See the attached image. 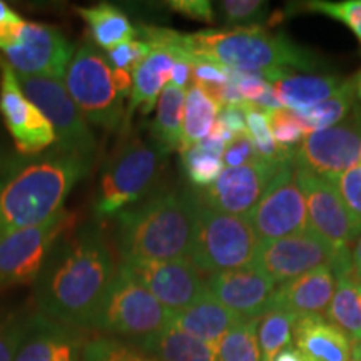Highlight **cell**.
Returning <instances> with one entry per match:
<instances>
[{
  "instance_id": "obj_1",
  "label": "cell",
  "mask_w": 361,
  "mask_h": 361,
  "mask_svg": "<svg viewBox=\"0 0 361 361\" xmlns=\"http://www.w3.org/2000/svg\"><path fill=\"white\" fill-rule=\"evenodd\" d=\"M119 269L112 238L97 223L72 226L49 251L34 281L39 313L87 329Z\"/></svg>"
},
{
  "instance_id": "obj_2",
  "label": "cell",
  "mask_w": 361,
  "mask_h": 361,
  "mask_svg": "<svg viewBox=\"0 0 361 361\" xmlns=\"http://www.w3.org/2000/svg\"><path fill=\"white\" fill-rule=\"evenodd\" d=\"M196 194L169 191L121 211L112 223L119 263L189 258L196 224Z\"/></svg>"
},
{
  "instance_id": "obj_3",
  "label": "cell",
  "mask_w": 361,
  "mask_h": 361,
  "mask_svg": "<svg viewBox=\"0 0 361 361\" xmlns=\"http://www.w3.org/2000/svg\"><path fill=\"white\" fill-rule=\"evenodd\" d=\"M89 169L85 161L54 147L13 171L0 183V236L40 226L61 213L72 188Z\"/></svg>"
},
{
  "instance_id": "obj_4",
  "label": "cell",
  "mask_w": 361,
  "mask_h": 361,
  "mask_svg": "<svg viewBox=\"0 0 361 361\" xmlns=\"http://www.w3.org/2000/svg\"><path fill=\"white\" fill-rule=\"evenodd\" d=\"M188 51L191 64L207 61L233 71L258 74L271 82L291 75V67L303 71L316 67L311 52L291 42L286 35L273 34L261 25L189 34Z\"/></svg>"
},
{
  "instance_id": "obj_5",
  "label": "cell",
  "mask_w": 361,
  "mask_h": 361,
  "mask_svg": "<svg viewBox=\"0 0 361 361\" xmlns=\"http://www.w3.org/2000/svg\"><path fill=\"white\" fill-rule=\"evenodd\" d=\"M166 154L156 142L139 135L124 139L104 164L94 196V214L101 219L114 218L151 197L164 171Z\"/></svg>"
},
{
  "instance_id": "obj_6",
  "label": "cell",
  "mask_w": 361,
  "mask_h": 361,
  "mask_svg": "<svg viewBox=\"0 0 361 361\" xmlns=\"http://www.w3.org/2000/svg\"><path fill=\"white\" fill-rule=\"evenodd\" d=\"M64 85L89 124L117 130L126 117L124 99L133 90V74L114 69L96 45L75 49Z\"/></svg>"
},
{
  "instance_id": "obj_7",
  "label": "cell",
  "mask_w": 361,
  "mask_h": 361,
  "mask_svg": "<svg viewBox=\"0 0 361 361\" xmlns=\"http://www.w3.org/2000/svg\"><path fill=\"white\" fill-rule=\"evenodd\" d=\"M258 245L246 216L219 213L197 202L189 259L204 276L252 266Z\"/></svg>"
},
{
  "instance_id": "obj_8",
  "label": "cell",
  "mask_w": 361,
  "mask_h": 361,
  "mask_svg": "<svg viewBox=\"0 0 361 361\" xmlns=\"http://www.w3.org/2000/svg\"><path fill=\"white\" fill-rule=\"evenodd\" d=\"M169 319L171 311L119 266L89 329L139 343L168 326Z\"/></svg>"
},
{
  "instance_id": "obj_9",
  "label": "cell",
  "mask_w": 361,
  "mask_h": 361,
  "mask_svg": "<svg viewBox=\"0 0 361 361\" xmlns=\"http://www.w3.org/2000/svg\"><path fill=\"white\" fill-rule=\"evenodd\" d=\"M17 75V74H16ZM25 97L51 123L56 133V149L75 156L92 166L96 157V137L82 112L67 92L64 80L17 75Z\"/></svg>"
},
{
  "instance_id": "obj_10",
  "label": "cell",
  "mask_w": 361,
  "mask_h": 361,
  "mask_svg": "<svg viewBox=\"0 0 361 361\" xmlns=\"http://www.w3.org/2000/svg\"><path fill=\"white\" fill-rule=\"evenodd\" d=\"M75 216L62 209L47 223L0 236V293L17 284H34L49 251Z\"/></svg>"
},
{
  "instance_id": "obj_11",
  "label": "cell",
  "mask_w": 361,
  "mask_h": 361,
  "mask_svg": "<svg viewBox=\"0 0 361 361\" xmlns=\"http://www.w3.org/2000/svg\"><path fill=\"white\" fill-rule=\"evenodd\" d=\"M296 179L306 202L308 229L333 251H350L361 234V219L346 206L331 180L296 168Z\"/></svg>"
},
{
  "instance_id": "obj_12",
  "label": "cell",
  "mask_w": 361,
  "mask_h": 361,
  "mask_svg": "<svg viewBox=\"0 0 361 361\" xmlns=\"http://www.w3.org/2000/svg\"><path fill=\"white\" fill-rule=\"evenodd\" d=\"M74 52V45L56 27L24 20L19 40L0 51V59L17 75L64 80Z\"/></svg>"
},
{
  "instance_id": "obj_13",
  "label": "cell",
  "mask_w": 361,
  "mask_h": 361,
  "mask_svg": "<svg viewBox=\"0 0 361 361\" xmlns=\"http://www.w3.org/2000/svg\"><path fill=\"white\" fill-rule=\"evenodd\" d=\"M246 218L259 241H273L308 231L306 202L296 179L295 162L283 166Z\"/></svg>"
},
{
  "instance_id": "obj_14",
  "label": "cell",
  "mask_w": 361,
  "mask_h": 361,
  "mask_svg": "<svg viewBox=\"0 0 361 361\" xmlns=\"http://www.w3.org/2000/svg\"><path fill=\"white\" fill-rule=\"evenodd\" d=\"M288 162L259 157L239 168H224L209 188L196 192V200L200 204L219 213L247 216L268 191L274 176Z\"/></svg>"
},
{
  "instance_id": "obj_15",
  "label": "cell",
  "mask_w": 361,
  "mask_h": 361,
  "mask_svg": "<svg viewBox=\"0 0 361 361\" xmlns=\"http://www.w3.org/2000/svg\"><path fill=\"white\" fill-rule=\"evenodd\" d=\"M119 266L171 313L188 308L207 293L206 276L189 258L119 263Z\"/></svg>"
},
{
  "instance_id": "obj_16",
  "label": "cell",
  "mask_w": 361,
  "mask_h": 361,
  "mask_svg": "<svg viewBox=\"0 0 361 361\" xmlns=\"http://www.w3.org/2000/svg\"><path fill=\"white\" fill-rule=\"evenodd\" d=\"M0 114L20 154L32 156L56 144V133L42 112L25 97L16 72L0 59Z\"/></svg>"
},
{
  "instance_id": "obj_17",
  "label": "cell",
  "mask_w": 361,
  "mask_h": 361,
  "mask_svg": "<svg viewBox=\"0 0 361 361\" xmlns=\"http://www.w3.org/2000/svg\"><path fill=\"white\" fill-rule=\"evenodd\" d=\"M296 168L308 169L328 180L361 164V126L340 124L305 135L295 151Z\"/></svg>"
},
{
  "instance_id": "obj_18",
  "label": "cell",
  "mask_w": 361,
  "mask_h": 361,
  "mask_svg": "<svg viewBox=\"0 0 361 361\" xmlns=\"http://www.w3.org/2000/svg\"><path fill=\"white\" fill-rule=\"evenodd\" d=\"M333 259L335 251L308 229L273 241H259L255 266L279 286L322 266H331Z\"/></svg>"
},
{
  "instance_id": "obj_19",
  "label": "cell",
  "mask_w": 361,
  "mask_h": 361,
  "mask_svg": "<svg viewBox=\"0 0 361 361\" xmlns=\"http://www.w3.org/2000/svg\"><path fill=\"white\" fill-rule=\"evenodd\" d=\"M207 291L241 318H261L269 310L276 283L258 266L206 276Z\"/></svg>"
},
{
  "instance_id": "obj_20",
  "label": "cell",
  "mask_w": 361,
  "mask_h": 361,
  "mask_svg": "<svg viewBox=\"0 0 361 361\" xmlns=\"http://www.w3.org/2000/svg\"><path fill=\"white\" fill-rule=\"evenodd\" d=\"M82 343L79 329L34 313L13 361H79Z\"/></svg>"
},
{
  "instance_id": "obj_21",
  "label": "cell",
  "mask_w": 361,
  "mask_h": 361,
  "mask_svg": "<svg viewBox=\"0 0 361 361\" xmlns=\"http://www.w3.org/2000/svg\"><path fill=\"white\" fill-rule=\"evenodd\" d=\"M335 290L336 278L331 266H322L303 276H298L276 286L269 308L288 311L296 318H305V316H323L324 318Z\"/></svg>"
},
{
  "instance_id": "obj_22",
  "label": "cell",
  "mask_w": 361,
  "mask_h": 361,
  "mask_svg": "<svg viewBox=\"0 0 361 361\" xmlns=\"http://www.w3.org/2000/svg\"><path fill=\"white\" fill-rule=\"evenodd\" d=\"M293 341L303 361H351L353 341L323 316L298 318Z\"/></svg>"
},
{
  "instance_id": "obj_23",
  "label": "cell",
  "mask_w": 361,
  "mask_h": 361,
  "mask_svg": "<svg viewBox=\"0 0 361 361\" xmlns=\"http://www.w3.org/2000/svg\"><path fill=\"white\" fill-rule=\"evenodd\" d=\"M241 316L219 303L209 291L188 308L171 313L169 323L197 340L216 346Z\"/></svg>"
},
{
  "instance_id": "obj_24",
  "label": "cell",
  "mask_w": 361,
  "mask_h": 361,
  "mask_svg": "<svg viewBox=\"0 0 361 361\" xmlns=\"http://www.w3.org/2000/svg\"><path fill=\"white\" fill-rule=\"evenodd\" d=\"M176 57L173 54L159 47H151V54L135 67L133 72V90L128 112H126V126H129L134 111L149 114L157 104L161 92L171 82Z\"/></svg>"
},
{
  "instance_id": "obj_25",
  "label": "cell",
  "mask_w": 361,
  "mask_h": 361,
  "mask_svg": "<svg viewBox=\"0 0 361 361\" xmlns=\"http://www.w3.org/2000/svg\"><path fill=\"white\" fill-rule=\"evenodd\" d=\"M133 345L159 361H218L214 346L168 324L154 336Z\"/></svg>"
},
{
  "instance_id": "obj_26",
  "label": "cell",
  "mask_w": 361,
  "mask_h": 361,
  "mask_svg": "<svg viewBox=\"0 0 361 361\" xmlns=\"http://www.w3.org/2000/svg\"><path fill=\"white\" fill-rule=\"evenodd\" d=\"M345 80L335 75H288L273 82V90L284 109L305 111L335 96Z\"/></svg>"
},
{
  "instance_id": "obj_27",
  "label": "cell",
  "mask_w": 361,
  "mask_h": 361,
  "mask_svg": "<svg viewBox=\"0 0 361 361\" xmlns=\"http://www.w3.org/2000/svg\"><path fill=\"white\" fill-rule=\"evenodd\" d=\"M78 13L87 24L94 45L102 49L104 52L137 37V30L130 24L129 17L119 7L111 6V4L80 7L78 8Z\"/></svg>"
},
{
  "instance_id": "obj_28",
  "label": "cell",
  "mask_w": 361,
  "mask_h": 361,
  "mask_svg": "<svg viewBox=\"0 0 361 361\" xmlns=\"http://www.w3.org/2000/svg\"><path fill=\"white\" fill-rule=\"evenodd\" d=\"M336 278V290L324 318L351 341H361V279L355 271Z\"/></svg>"
},
{
  "instance_id": "obj_29",
  "label": "cell",
  "mask_w": 361,
  "mask_h": 361,
  "mask_svg": "<svg viewBox=\"0 0 361 361\" xmlns=\"http://www.w3.org/2000/svg\"><path fill=\"white\" fill-rule=\"evenodd\" d=\"M186 92V89L168 84L157 99V112L151 133L154 135V142L164 152H171L174 149L179 151L180 147Z\"/></svg>"
},
{
  "instance_id": "obj_30",
  "label": "cell",
  "mask_w": 361,
  "mask_h": 361,
  "mask_svg": "<svg viewBox=\"0 0 361 361\" xmlns=\"http://www.w3.org/2000/svg\"><path fill=\"white\" fill-rule=\"evenodd\" d=\"M221 107L197 84H191L186 92L183 116V137L179 152L204 141L218 121Z\"/></svg>"
},
{
  "instance_id": "obj_31",
  "label": "cell",
  "mask_w": 361,
  "mask_h": 361,
  "mask_svg": "<svg viewBox=\"0 0 361 361\" xmlns=\"http://www.w3.org/2000/svg\"><path fill=\"white\" fill-rule=\"evenodd\" d=\"M226 142L207 135L204 141L180 152L189 183L196 188H209L223 173V152Z\"/></svg>"
},
{
  "instance_id": "obj_32",
  "label": "cell",
  "mask_w": 361,
  "mask_h": 361,
  "mask_svg": "<svg viewBox=\"0 0 361 361\" xmlns=\"http://www.w3.org/2000/svg\"><path fill=\"white\" fill-rule=\"evenodd\" d=\"M356 92V80L350 79L345 80L341 89L338 90L335 96H331L326 101L316 104L313 107H308L305 111H295L298 119L305 126L306 133H313V130H323L336 126L350 107L353 106Z\"/></svg>"
},
{
  "instance_id": "obj_33",
  "label": "cell",
  "mask_w": 361,
  "mask_h": 361,
  "mask_svg": "<svg viewBox=\"0 0 361 361\" xmlns=\"http://www.w3.org/2000/svg\"><path fill=\"white\" fill-rule=\"evenodd\" d=\"M259 318H241L214 346L218 361H261Z\"/></svg>"
},
{
  "instance_id": "obj_34",
  "label": "cell",
  "mask_w": 361,
  "mask_h": 361,
  "mask_svg": "<svg viewBox=\"0 0 361 361\" xmlns=\"http://www.w3.org/2000/svg\"><path fill=\"white\" fill-rule=\"evenodd\" d=\"M296 319L295 314L278 308H269L261 316L258 324L261 361H274L281 351L290 348Z\"/></svg>"
},
{
  "instance_id": "obj_35",
  "label": "cell",
  "mask_w": 361,
  "mask_h": 361,
  "mask_svg": "<svg viewBox=\"0 0 361 361\" xmlns=\"http://www.w3.org/2000/svg\"><path fill=\"white\" fill-rule=\"evenodd\" d=\"M79 361H159L121 338L94 335L84 340Z\"/></svg>"
},
{
  "instance_id": "obj_36",
  "label": "cell",
  "mask_w": 361,
  "mask_h": 361,
  "mask_svg": "<svg viewBox=\"0 0 361 361\" xmlns=\"http://www.w3.org/2000/svg\"><path fill=\"white\" fill-rule=\"evenodd\" d=\"M266 117H268L269 129L273 133L274 141L284 149L295 151L293 147L303 142L305 135H308L295 111L284 109V107L283 109L266 111Z\"/></svg>"
},
{
  "instance_id": "obj_37",
  "label": "cell",
  "mask_w": 361,
  "mask_h": 361,
  "mask_svg": "<svg viewBox=\"0 0 361 361\" xmlns=\"http://www.w3.org/2000/svg\"><path fill=\"white\" fill-rule=\"evenodd\" d=\"M301 8L306 12L324 13V16L343 22L358 37L361 44V0H343V2L316 0V2L303 4Z\"/></svg>"
},
{
  "instance_id": "obj_38",
  "label": "cell",
  "mask_w": 361,
  "mask_h": 361,
  "mask_svg": "<svg viewBox=\"0 0 361 361\" xmlns=\"http://www.w3.org/2000/svg\"><path fill=\"white\" fill-rule=\"evenodd\" d=\"M221 16L228 25H258L268 13V4L263 0H224L219 4Z\"/></svg>"
},
{
  "instance_id": "obj_39",
  "label": "cell",
  "mask_w": 361,
  "mask_h": 361,
  "mask_svg": "<svg viewBox=\"0 0 361 361\" xmlns=\"http://www.w3.org/2000/svg\"><path fill=\"white\" fill-rule=\"evenodd\" d=\"M29 314L0 316V361H13L24 340Z\"/></svg>"
},
{
  "instance_id": "obj_40",
  "label": "cell",
  "mask_w": 361,
  "mask_h": 361,
  "mask_svg": "<svg viewBox=\"0 0 361 361\" xmlns=\"http://www.w3.org/2000/svg\"><path fill=\"white\" fill-rule=\"evenodd\" d=\"M151 54V45L144 42L141 39H134L130 42L121 44L111 51L104 52L107 62L114 67V69L128 71L133 74L135 67Z\"/></svg>"
},
{
  "instance_id": "obj_41",
  "label": "cell",
  "mask_w": 361,
  "mask_h": 361,
  "mask_svg": "<svg viewBox=\"0 0 361 361\" xmlns=\"http://www.w3.org/2000/svg\"><path fill=\"white\" fill-rule=\"evenodd\" d=\"M256 159H259V154L247 133L234 135L231 141L226 144L223 152V164L226 168H239Z\"/></svg>"
},
{
  "instance_id": "obj_42",
  "label": "cell",
  "mask_w": 361,
  "mask_h": 361,
  "mask_svg": "<svg viewBox=\"0 0 361 361\" xmlns=\"http://www.w3.org/2000/svg\"><path fill=\"white\" fill-rule=\"evenodd\" d=\"M343 201L361 219V164L331 180Z\"/></svg>"
},
{
  "instance_id": "obj_43",
  "label": "cell",
  "mask_w": 361,
  "mask_h": 361,
  "mask_svg": "<svg viewBox=\"0 0 361 361\" xmlns=\"http://www.w3.org/2000/svg\"><path fill=\"white\" fill-rule=\"evenodd\" d=\"M168 7L188 19L204 22V24L216 22L213 4L209 0H173V2H168Z\"/></svg>"
},
{
  "instance_id": "obj_44",
  "label": "cell",
  "mask_w": 361,
  "mask_h": 361,
  "mask_svg": "<svg viewBox=\"0 0 361 361\" xmlns=\"http://www.w3.org/2000/svg\"><path fill=\"white\" fill-rule=\"evenodd\" d=\"M218 121L226 126L233 135H239L247 133L246 129V112L243 104H231V106H224L219 109Z\"/></svg>"
},
{
  "instance_id": "obj_45",
  "label": "cell",
  "mask_w": 361,
  "mask_h": 361,
  "mask_svg": "<svg viewBox=\"0 0 361 361\" xmlns=\"http://www.w3.org/2000/svg\"><path fill=\"white\" fill-rule=\"evenodd\" d=\"M189 82H191V64L186 61H180V59H176L169 84H174L176 87L186 89Z\"/></svg>"
},
{
  "instance_id": "obj_46",
  "label": "cell",
  "mask_w": 361,
  "mask_h": 361,
  "mask_svg": "<svg viewBox=\"0 0 361 361\" xmlns=\"http://www.w3.org/2000/svg\"><path fill=\"white\" fill-rule=\"evenodd\" d=\"M24 19L13 11L12 7H8L6 2L0 0V25L4 24H17V22H22Z\"/></svg>"
},
{
  "instance_id": "obj_47",
  "label": "cell",
  "mask_w": 361,
  "mask_h": 361,
  "mask_svg": "<svg viewBox=\"0 0 361 361\" xmlns=\"http://www.w3.org/2000/svg\"><path fill=\"white\" fill-rule=\"evenodd\" d=\"M351 263H353L355 274L361 279V234L356 239V245L351 251Z\"/></svg>"
},
{
  "instance_id": "obj_48",
  "label": "cell",
  "mask_w": 361,
  "mask_h": 361,
  "mask_svg": "<svg viewBox=\"0 0 361 361\" xmlns=\"http://www.w3.org/2000/svg\"><path fill=\"white\" fill-rule=\"evenodd\" d=\"M274 361H303V358H301L300 351H298L296 348H293V346H290V348L281 351Z\"/></svg>"
},
{
  "instance_id": "obj_49",
  "label": "cell",
  "mask_w": 361,
  "mask_h": 361,
  "mask_svg": "<svg viewBox=\"0 0 361 361\" xmlns=\"http://www.w3.org/2000/svg\"><path fill=\"white\" fill-rule=\"evenodd\" d=\"M353 350L358 353L360 360H361V341H353Z\"/></svg>"
},
{
  "instance_id": "obj_50",
  "label": "cell",
  "mask_w": 361,
  "mask_h": 361,
  "mask_svg": "<svg viewBox=\"0 0 361 361\" xmlns=\"http://www.w3.org/2000/svg\"><path fill=\"white\" fill-rule=\"evenodd\" d=\"M351 361H361V360H360V356H358V353H356L355 350H353V355H351Z\"/></svg>"
},
{
  "instance_id": "obj_51",
  "label": "cell",
  "mask_w": 361,
  "mask_h": 361,
  "mask_svg": "<svg viewBox=\"0 0 361 361\" xmlns=\"http://www.w3.org/2000/svg\"><path fill=\"white\" fill-rule=\"evenodd\" d=\"M356 87H358V94H360V97H361V74H360V78H358V82H356Z\"/></svg>"
}]
</instances>
